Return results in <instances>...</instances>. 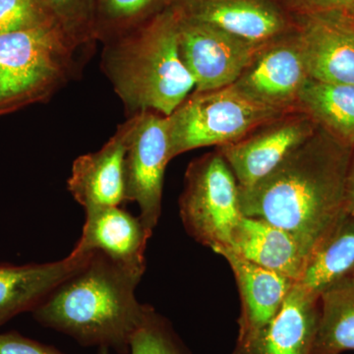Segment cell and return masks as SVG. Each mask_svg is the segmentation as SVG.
Instances as JSON below:
<instances>
[{"instance_id": "1", "label": "cell", "mask_w": 354, "mask_h": 354, "mask_svg": "<svg viewBox=\"0 0 354 354\" xmlns=\"http://www.w3.org/2000/svg\"><path fill=\"white\" fill-rule=\"evenodd\" d=\"M354 147L318 127L267 176L239 188L242 215L286 230L306 253L344 212V192Z\"/></svg>"}, {"instance_id": "2", "label": "cell", "mask_w": 354, "mask_h": 354, "mask_svg": "<svg viewBox=\"0 0 354 354\" xmlns=\"http://www.w3.org/2000/svg\"><path fill=\"white\" fill-rule=\"evenodd\" d=\"M141 279L101 253L65 279L32 311L41 325L84 346L129 353L130 341L148 306L135 297Z\"/></svg>"}, {"instance_id": "3", "label": "cell", "mask_w": 354, "mask_h": 354, "mask_svg": "<svg viewBox=\"0 0 354 354\" xmlns=\"http://www.w3.org/2000/svg\"><path fill=\"white\" fill-rule=\"evenodd\" d=\"M106 44L102 69L134 113L169 116L195 88L179 55L177 17L171 6Z\"/></svg>"}, {"instance_id": "4", "label": "cell", "mask_w": 354, "mask_h": 354, "mask_svg": "<svg viewBox=\"0 0 354 354\" xmlns=\"http://www.w3.org/2000/svg\"><path fill=\"white\" fill-rule=\"evenodd\" d=\"M77 48L57 23L0 36V115L55 93Z\"/></svg>"}, {"instance_id": "5", "label": "cell", "mask_w": 354, "mask_h": 354, "mask_svg": "<svg viewBox=\"0 0 354 354\" xmlns=\"http://www.w3.org/2000/svg\"><path fill=\"white\" fill-rule=\"evenodd\" d=\"M286 111L256 104L241 94L234 84L211 91H194L167 116L169 155L239 141L254 128Z\"/></svg>"}, {"instance_id": "6", "label": "cell", "mask_w": 354, "mask_h": 354, "mask_svg": "<svg viewBox=\"0 0 354 354\" xmlns=\"http://www.w3.org/2000/svg\"><path fill=\"white\" fill-rule=\"evenodd\" d=\"M179 209L184 227L195 241L214 252L230 245L243 215L239 183L216 149L188 165Z\"/></svg>"}, {"instance_id": "7", "label": "cell", "mask_w": 354, "mask_h": 354, "mask_svg": "<svg viewBox=\"0 0 354 354\" xmlns=\"http://www.w3.org/2000/svg\"><path fill=\"white\" fill-rule=\"evenodd\" d=\"M125 200L137 203L140 220L153 234L162 214V188L169 164V120L152 111L135 113L124 123Z\"/></svg>"}, {"instance_id": "8", "label": "cell", "mask_w": 354, "mask_h": 354, "mask_svg": "<svg viewBox=\"0 0 354 354\" xmlns=\"http://www.w3.org/2000/svg\"><path fill=\"white\" fill-rule=\"evenodd\" d=\"M309 79L297 27L259 44L234 86L256 104L290 111Z\"/></svg>"}, {"instance_id": "9", "label": "cell", "mask_w": 354, "mask_h": 354, "mask_svg": "<svg viewBox=\"0 0 354 354\" xmlns=\"http://www.w3.org/2000/svg\"><path fill=\"white\" fill-rule=\"evenodd\" d=\"M176 17L179 55L194 81L195 91L216 90L234 84L259 44L216 26Z\"/></svg>"}, {"instance_id": "10", "label": "cell", "mask_w": 354, "mask_h": 354, "mask_svg": "<svg viewBox=\"0 0 354 354\" xmlns=\"http://www.w3.org/2000/svg\"><path fill=\"white\" fill-rule=\"evenodd\" d=\"M317 128L309 115L295 109L265 121L243 138L216 150L232 169L239 187H250L274 171Z\"/></svg>"}, {"instance_id": "11", "label": "cell", "mask_w": 354, "mask_h": 354, "mask_svg": "<svg viewBox=\"0 0 354 354\" xmlns=\"http://www.w3.org/2000/svg\"><path fill=\"white\" fill-rule=\"evenodd\" d=\"M171 7L178 17L216 26L255 44L297 27L277 0H174Z\"/></svg>"}, {"instance_id": "12", "label": "cell", "mask_w": 354, "mask_h": 354, "mask_svg": "<svg viewBox=\"0 0 354 354\" xmlns=\"http://www.w3.org/2000/svg\"><path fill=\"white\" fill-rule=\"evenodd\" d=\"M295 18L309 78L327 84H354L353 18L344 13Z\"/></svg>"}, {"instance_id": "13", "label": "cell", "mask_w": 354, "mask_h": 354, "mask_svg": "<svg viewBox=\"0 0 354 354\" xmlns=\"http://www.w3.org/2000/svg\"><path fill=\"white\" fill-rule=\"evenodd\" d=\"M82 236L73 251L101 253L118 267L142 279L146 269L145 252L151 234L139 216L120 206L85 209Z\"/></svg>"}, {"instance_id": "14", "label": "cell", "mask_w": 354, "mask_h": 354, "mask_svg": "<svg viewBox=\"0 0 354 354\" xmlns=\"http://www.w3.org/2000/svg\"><path fill=\"white\" fill-rule=\"evenodd\" d=\"M319 320L320 297L295 283L271 322L232 354H313Z\"/></svg>"}, {"instance_id": "15", "label": "cell", "mask_w": 354, "mask_h": 354, "mask_svg": "<svg viewBox=\"0 0 354 354\" xmlns=\"http://www.w3.org/2000/svg\"><path fill=\"white\" fill-rule=\"evenodd\" d=\"M124 123L97 152L77 158L68 179V190L84 209L120 206L125 200Z\"/></svg>"}, {"instance_id": "16", "label": "cell", "mask_w": 354, "mask_h": 354, "mask_svg": "<svg viewBox=\"0 0 354 354\" xmlns=\"http://www.w3.org/2000/svg\"><path fill=\"white\" fill-rule=\"evenodd\" d=\"M215 252L227 261L234 272L241 301L236 342H245L271 322L295 281L254 264L230 249Z\"/></svg>"}, {"instance_id": "17", "label": "cell", "mask_w": 354, "mask_h": 354, "mask_svg": "<svg viewBox=\"0 0 354 354\" xmlns=\"http://www.w3.org/2000/svg\"><path fill=\"white\" fill-rule=\"evenodd\" d=\"M93 254L72 251L44 264H0V326L23 312L34 311L65 279L82 269Z\"/></svg>"}, {"instance_id": "18", "label": "cell", "mask_w": 354, "mask_h": 354, "mask_svg": "<svg viewBox=\"0 0 354 354\" xmlns=\"http://www.w3.org/2000/svg\"><path fill=\"white\" fill-rule=\"evenodd\" d=\"M247 261L298 283L308 254L293 235L272 223L242 216L227 247Z\"/></svg>"}, {"instance_id": "19", "label": "cell", "mask_w": 354, "mask_h": 354, "mask_svg": "<svg viewBox=\"0 0 354 354\" xmlns=\"http://www.w3.org/2000/svg\"><path fill=\"white\" fill-rule=\"evenodd\" d=\"M353 272L354 216L344 211L309 254L298 283L321 297Z\"/></svg>"}, {"instance_id": "20", "label": "cell", "mask_w": 354, "mask_h": 354, "mask_svg": "<svg viewBox=\"0 0 354 354\" xmlns=\"http://www.w3.org/2000/svg\"><path fill=\"white\" fill-rule=\"evenodd\" d=\"M297 109L335 138L354 147V84L309 79L298 97Z\"/></svg>"}, {"instance_id": "21", "label": "cell", "mask_w": 354, "mask_h": 354, "mask_svg": "<svg viewBox=\"0 0 354 354\" xmlns=\"http://www.w3.org/2000/svg\"><path fill=\"white\" fill-rule=\"evenodd\" d=\"M354 351V279L346 278L322 293L313 354Z\"/></svg>"}, {"instance_id": "22", "label": "cell", "mask_w": 354, "mask_h": 354, "mask_svg": "<svg viewBox=\"0 0 354 354\" xmlns=\"http://www.w3.org/2000/svg\"><path fill=\"white\" fill-rule=\"evenodd\" d=\"M174 0H95V39L108 41L136 29Z\"/></svg>"}, {"instance_id": "23", "label": "cell", "mask_w": 354, "mask_h": 354, "mask_svg": "<svg viewBox=\"0 0 354 354\" xmlns=\"http://www.w3.org/2000/svg\"><path fill=\"white\" fill-rule=\"evenodd\" d=\"M101 354H108L101 351ZM128 354H190L171 324L148 306L143 321L133 335Z\"/></svg>"}, {"instance_id": "24", "label": "cell", "mask_w": 354, "mask_h": 354, "mask_svg": "<svg viewBox=\"0 0 354 354\" xmlns=\"http://www.w3.org/2000/svg\"><path fill=\"white\" fill-rule=\"evenodd\" d=\"M77 46L95 39V0H43Z\"/></svg>"}, {"instance_id": "25", "label": "cell", "mask_w": 354, "mask_h": 354, "mask_svg": "<svg viewBox=\"0 0 354 354\" xmlns=\"http://www.w3.org/2000/svg\"><path fill=\"white\" fill-rule=\"evenodd\" d=\"M53 23L57 21L43 0H0V36Z\"/></svg>"}, {"instance_id": "26", "label": "cell", "mask_w": 354, "mask_h": 354, "mask_svg": "<svg viewBox=\"0 0 354 354\" xmlns=\"http://www.w3.org/2000/svg\"><path fill=\"white\" fill-rule=\"evenodd\" d=\"M293 17L319 13H351L354 0H277Z\"/></svg>"}, {"instance_id": "27", "label": "cell", "mask_w": 354, "mask_h": 354, "mask_svg": "<svg viewBox=\"0 0 354 354\" xmlns=\"http://www.w3.org/2000/svg\"><path fill=\"white\" fill-rule=\"evenodd\" d=\"M0 354H64L58 349L17 332L0 335Z\"/></svg>"}, {"instance_id": "28", "label": "cell", "mask_w": 354, "mask_h": 354, "mask_svg": "<svg viewBox=\"0 0 354 354\" xmlns=\"http://www.w3.org/2000/svg\"><path fill=\"white\" fill-rule=\"evenodd\" d=\"M344 211L354 216V150L349 164L344 192Z\"/></svg>"}, {"instance_id": "29", "label": "cell", "mask_w": 354, "mask_h": 354, "mask_svg": "<svg viewBox=\"0 0 354 354\" xmlns=\"http://www.w3.org/2000/svg\"><path fill=\"white\" fill-rule=\"evenodd\" d=\"M344 14H346V15H348L349 17L353 18V19L354 20V11H353V12H351V13H344Z\"/></svg>"}, {"instance_id": "30", "label": "cell", "mask_w": 354, "mask_h": 354, "mask_svg": "<svg viewBox=\"0 0 354 354\" xmlns=\"http://www.w3.org/2000/svg\"><path fill=\"white\" fill-rule=\"evenodd\" d=\"M351 278H353V279H354V272H353V276H351Z\"/></svg>"}]
</instances>
